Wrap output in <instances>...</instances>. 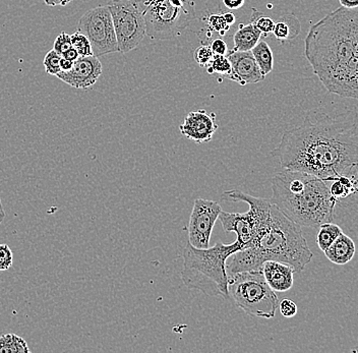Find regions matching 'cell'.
<instances>
[{
    "label": "cell",
    "mask_w": 358,
    "mask_h": 353,
    "mask_svg": "<svg viewBox=\"0 0 358 353\" xmlns=\"http://www.w3.org/2000/svg\"><path fill=\"white\" fill-rule=\"evenodd\" d=\"M221 198L228 202L246 203L250 207L245 213H229L222 211L219 215V220L222 224L224 231L226 233H236L237 241L243 249L267 225L272 202L271 200L256 198L237 189L225 192Z\"/></svg>",
    "instance_id": "cell-8"
},
{
    "label": "cell",
    "mask_w": 358,
    "mask_h": 353,
    "mask_svg": "<svg viewBox=\"0 0 358 353\" xmlns=\"http://www.w3.org/2000/svg\"><path fill=\"white\" fill-rule=\"evenodd\" d=\"M340 4L343 8H358V0H339Z\"/></svg>",
    "instance_id": "cell-36"
},
{
    "label": "cell",
    "mask_w": 358,
    "mask_h": 353,
    "mask_svg": "<svg viewBox=\"0 0 358 353\" xmlns=\"http://www.w3.org/2000/svg\"><path fill=\"white\" fill-rule=\"evenodd\" d=\"M28 343L22 337L15 334L0 336V353H30Z\"/></svg>",
    "instance_id": "cell-20"
},
{
    "label": "cell",
    "mask_w": 358,
    "mask_h": 353,
    "mask_svg": "<svg viewBox=\"0 0 358 353\" xmlns=\"http://www.w3.org/2000/svg\"><path fill=\"white\" fill-rule=\"evenodd\" d=\"M231 257L230 263L226 264L228 275L262 270L266 261L288 264L295 273H301L313 260V254L301 226L284 215L272 203L266 227Z\"/></svg>",
    "instance_id": "cell-3"
},
{
    "label": "cell",
    "mask_w": 358,
    "mask_h": 353,
    "mask_svg": "<svg viewBox=\"0 0 358 353\" xmlns=\"http://www.w3.org/2000/svg\"><path fill=\"white\" fill-rule=\"evenodd\" d=\"M285 19L275 24L274 31H273V34L276 39L281 42L292 39L301 32V24L296 17H293L292 15H285Z\"/></svg>",
    "instance_id": "cell-19"
},
{
    "label": "cell",
    "mask_w": 358,
    "mask_h": 353,
    "mask_svg": "<svg viewBox=\"0 0 358 353\" xmlns=\"http://www.w3.org/2000/svg\"><path fill=\"white\" fill-rule=\"evenodd\" d=\"M266 282L275 292H286L294 283V269L285 263L266 261L262 267Z\"/></svg>",
    "instance_id": "cell-15"
},
{
    "label": "cell",
    "mask_w": 358,
    "mask_h": 353,
    "mask_svg": "<svg viewBox=\"0 0 358 353\" xmlns=\"http://www.w3.org/2000/svg\"><path fill=\"white\" fill-rule=\"evenodd\" d=\"M6 218V211L3 209V205H2L1 199H0V223Z\"/></svg>",
    "instance_id": "cell-38"
},
{
    "label": "cell",
    "mask_w": 358,
    "mask_h": 353,
    "mask_svg": "<svg viewBox=\"0 0 358 353\" xmlns=\"http://www.w3.org/2000/svg\"><path fill=\"white\" fill-rule=\"evenodd\" d=\"M213 57H214V53H213L211 47L208 45L198 47L194 53V60H196V64L203 69L207 68Z\"/></svg>",
    "instance_id": "cell-26"
},
{
    "label": "cell",
    "mask_w": 358,
    "mask_h": 353,
    "mask_svg": "<svg viewBox=\"0 0 358 353\" xmlns=\"http://www.w3.org/2000/svg\"><path fill=\"white\" fill-rule=\"evenodd\" d=\"M262 33L250 22L248 24H241L234 36V51H252V49L261 41Z\"/></svg>",
    "instance_id": "cell-17"
},
{
    "label": "cell",
    "mask_w": 358,
    "mask_h": 353,
    "mask_svg": "<svg viewBox=\"0 0 358 353\" xmlns=\"http://www.w3.org/2000/svg\"><path fill=\"white\" fill-rule=\"evenodd\" d=\"M78 31L88 37L95 57L120 52L108 6H97L85 13L78 21Z\"/></svg>",
    "instance_id": "cell-10"
},
{
    "label": "cell",
    "mask_w": 358,
    "mask_h": 353,
    "mask_svg": "<svg viewBox=\"0 0 358 353\" xmlns=\"http://www.w3.org/2000/svg\"><path fill=\"white\" fill-rule=\"evenodd\" d=\"M271 202L299 226L310 228L333 222L338 203L324 180L287 169L272 178Z\"/></svg>",
    "instance_id": "cell-4"
},
{
    "label": "cell",
    "mask_w": 358,
    "mask_h": 353,
    "mask_svg": "<svg viewBox=\"0 0 358 353\" xmlns=\"http://www.w3.org/2000/svg\"><path fill=\"white\" fill-rule=\"evenodd\" d=\"M252 23L257 27L262 35L268 36L274 31V21L271 17L262 15L257 10H252Z\"/></svg>",
    "instance_id": "cell-24"
},
{
    "label": "cell",
    "mask_w": 358,
    "mask_h": 353,
    "mask_svg": "<svg viewBox=\"0 0 358 353\" xmlns=\"http://www.w3.org/2000/svg\"><path fill=\"white\" fill-rule=\"evenodd\" d=\"M223 17L228 26H232V24L236 22V17H235V15L232 13H225V15H223Z\"/></svg>",
    "instance_id": "cell-37"
},
{
    "label": "cell",
    "mask_w": 358,
    "mask_h": 353,
    "mask_svg": "<svg viewBox=\"0 0 358 353\" xmlns=\"http://www.w3.org/2000/svg\"><path fill=\"white\" fill-rule=\"evenodd\" d=\"M206 69L211 75L212 73H218L221 77L228 79L230 73H231V64H230L229 59L226 55H214Z\"/></svg>",
    "instance_id": "cell-22"
},
{
    "label": "cell",
    "mask_w": 358,
    "mask_h": 353,
    "mask_svg": "<svg viewBox=\"0 0 358 353\" xmlns=\"http://www.w3.org/2000/svg\"><path fill=\"white\" fill-rule=\"evenodd\" d=\"M252 53L256 59L257 66L261 69L262 75L266 77L274 69V57H273L272 49L268 46L267 42L259 41L252 49Z\"/></svg>",
    "instance_id": "cell-18"
},
{
    "label": "cell",
    "mask_w": 358,
    "mask_h": 353,
    "mask_svg": "<svg viewBox=\"0 0 358 353\" xmlns=\"http://www.w3.org/2000/svg\"><path fill=\"white\" fill-rule=\"evenodd\" d=\"M228 294L237 307L254 318L273 319L279 308L278 296L262 270L228 275Z\"/></svg>",
    "instance_id": "cell-6"
},
{
    "label": "cell",
    "mask_w": 358,
    "mask_h": 353,
    "mask_svg": "<svg viewBox=\"0 0 358 353\" xmlns=\"http://www.w3.org/2000/svg\"><path fill=\"white\" fill-rule=\"evenodd\" d=\"M71 47H73V45H71V35L67 34L66 32H62L56 37L53 49H55L58 55H64L67 49L71 48Z\"/></svg>",
    "instance_id": "cell-29"
},
{
    "label": "cell",
    "mask_w": 358,
    "mask_h": 353,
    "mask_svg": "<svg viewBox=\"0 0 358 353\" xmlns=\"http://www.w3.org/2000/svg\"><path fill=\"white\" fill-rule=\"evenodd\" d=\"M271 156L287 171H301L328 182L345 178L358 189V113L332 116L310 110L301 126L286 131Z\"/></svg>",
    "instance_id": "cell-1"
},
{
    "label": "cell",
    "mask_w": 358,
    "mask_h": 353,
    "mask_svg": "<svg viewBox=\"0 0 358 353\" xmlns=\"http://www.w3.org/2000/svg\"><path fill=\"white\" fill-rule=\"evenodd\" d=\"M210 47H211L213 53H214L215 55H227V44H226V42L224 41L223 39H221V38L215 39Z\"/></svg>",
    "instance_id": "cell-31"
},
{
    "label": "cell",
    "mask_w": 358,
    "mask_h": 353,
    "mask_svg": "<svg viewBox=\"0 0 358 353\" xmlns=\"http://www.w3.org/2000/svg\"><path fill=\"white\" fill-rule=\"evenodd\" d=\"M222 1L224 6H225L228 10H235L243 8L245 0H222Z\"/></svg>",
    "instance_id": "cell-32"
},
{
    "label": "cell",
    "mask_w": 358,
    "mask_h": 353,
    "mask_svg": "<svg viewBox=\"0 0 358 353\" xmlns=\"http://www.w3.org/2000/svg\"><path fill=\"white\" fill-rule=\"evenodd\" d=\"M120 53L134 50L147 35L145 17L134 0H112L108 4Z\"/></svg>",
    "instance_id": "cell-9"
},
{
    "label": "cell",
    "mask_w": 358,
    "mask_h": 353,
    "mask_svg": "<svg viewBox=\"0 0 358 353\" xmlns=\"http://www.w3.org/2000/svg\"><path fill=\"white\" fill-rule=\"evenodd\" d=\"M208 27L215 32L219 33L221 36L229 30V27L224 19L223 15H212L208 19Z\"/></svg>",
    "instance_id": "cell-27"
},
{
    "label": "cell",
    "mask_w": 358,
    "mask_h": 353,
    "mask_svg": "<svg viewBox=\"0 0 358 353\" xmlns=\"http://www.w3.org/2000/svg\"><path fill=\"white\" fill-rule=\"evenodd\" d=\"M353 352H358V347L355 348V350H352Z\"/></svg>",
    "instance_id": "cell-39"
},
{
    "label": "cell",
    "mask_w": 358,
    "mask_h": 353,
    "mask_svg": "<svg viewBox=\"0 0 358 353\" xmlns=\"http://www.w3.org/2000/svg\"><path fill=\"white\" fill-rule=\"evenodd\" d=\"M71 45H73V48L78 51L80 57H92V55H94L91 43H90V40L86 35L77 31V32L71 35Z\"/></svg>",
    "instance_id": "cell-23"
},
{
    "label": "cell",
    "mask_w": 358,
    "mask_h": 353,
    "mask_svg": "<svg viewBox=\"0 0 358 353\" xmlns=\"http://www.w3.org/2000/svg\"><path fill=\"white\" fill-rule=\"evenodd\" d=\"M73 0H44L45 4L48 6H66Z\"/></svg>",
    "instance_id": "cell-34"
},
{
    "label": "cell",
    "mask_w": 358,
    "mask_h": 353,
    "mask_svg": "<svg viewBox=\"0 0 358 353\" xmlns=\"http://www.w3.org/2000/svg\"><path fill=\"white\" fill-rule=\"evenodd\" d=\"M241 249L243 247L237 240L229 245L217 243L207 249H196L187 241L182 254L183 284L208 296L229 299L226 264L232 254Z\"/></svg>",
    "instance_id": "cell-5"
},
{
    "label": "cell",
    "mask_w": 358,
    "mask_h": 353,
    "mask_svg": "<svg viewBox=\"0 0 358 353\" xmlns=\"http://www.w3.org/2000/svg\"><path fill=\"white\" fill-rule=\"evenodd\" d=\"M144 15L147 35L169 39L187 28L194 17V0H134Z\"/></svg>",
    "instance_id": "cell-7"
},
{
    "label": "cell",
    "mask_w": 358,
    "mask_h": 353,
    "mask_svg": "<svg viewBox=\"0 0 358 353\" xmlns=\"http://www.w3.org/2000/svg\"><path fill=\"white\" fill-rule=\"evenodd\" d=\"M279 310L282 316L285 318H293L296 316L299 308H297L296 303L290 299H283L281 303H279Z\"/></svg>",
    "instance_id": "cell-30"
},
{
    "label": "cell",
    "mask_w": 358,
    "mask_h": 353,
    "mask_svg": "<svg viewBox=\"0 0 358 353\" xmlns=\"http://www.w3.org/2000/svg\"><path fill=\"white\" fill-rule=\"evenodd\" d=\"M304 55L329 93L358 99V8L341 6L313 24Z\"/></svg>",
    "instance_id": "cell-2"
},
{
    "label": "cell",
    "mask_w": 358,
    "mask_h": 353,
    "mask_svg": "<svg viewBox=\"0 0 358 353\" xmlns=\"http://www.w3.org/2000/svg\"><path fill=\"white\" fill-rule=\"evenodd\" d=\"M222 212L220 204L212 200L199 198L194 201L189 222V243L196 249L210 245L213 228Z\"/></svg>",
    "instance_id": "cell-11"
},
{
    "label": "cell",
    "mask_w": 358,
    "mask_h": 353,
    "mask_svg": "<svg viewBox=\"0 0 358 353\" xmlns=\"http://www.w3.org/2000/svg\"><path fill=\"white\" fill-rule=\"evenodd\" d=\"M102 64H101L99 58L95 55L80 57L73 62L71 69L67 71H60L55 77L73 88L88 90L99 80L102 75Z\"/></svg>",
    "instance_id": "cell-12"
},
{
    "label": "cell",
    "mask_w": 358,
    "mask_h": 353,
    "mask_svg": "<svg viewBox=\"0 0 358 353\" xmlns=\"http://www.w3.org/2000/svg\"><path fill=\"white\" fill-rule=\"evenodd\" d=\"M73 62H71V60L62 57V59H60V69H62V71H67L71 69L73 66Z\"/></svg>",
    "instance_id": "cell-35"
},
{
    "label": "cell",
    "mask_w": 358,
    "mask_h": 353,
    "mask_svg": "<svg viewBox=\"0 0 358 353\" xmlns=\"http://www.w3.org/2000/svg\"><path fill=\"white\" fill-rule=\"evenodd\" d=\"M218 129L216 114L208 111H192L185 116L182 124L179 126V131L183 137L189 138L196 144L209 143Z\"/></svg>",
    "instance_id": "cell-13"
},
{
    "label": "cell",
    "mask_w": 358,
    "mask_h": 353,
    "mask_svg": "<svg viewBox=\"0 0 358 353\" xmlns=\"http://www.w3.org/2000/svg\"><path fill=\"white\" fill-rule=\"evenodd\" d=\"M13 254L8 245H0V271H6L13 266Z\"/></svg>",
    "instance_id": "cell-28"
},
{
    "label": "cell",
    "mask_w": 358,
    "mask_h": 353,
    "mask_svg": "<svg viewBox=\"0 0 358 353\" xmlns=\"http://www.w3.org/2000/svg\"><path fill=\"white\" fill-rule=\"evenodd\" d=\"M62 57L66 58V59L71 60V62H76V60L80 58V55L77 50H76L73 47H71V48L67 49L66 52L62 55Z\"/></svg>",
    "instance_id": "cell-33"
},
{
    "label": "cell",
    "mask_w": 358,
    "mask_h": 353,
    "mask_svg": "<svg viewBox=\"0 0 358 353\" xmlns=\"http://www.w3.org/2000/svg\"><path fill=\"white\" fill-rule=\"evenodd\" d=\"M60 59H62V55H58L55 49L48 51L43 60L45 71L50 75H56L62 71Z\"/></svg>",
    "instance_id": "cell-25"
},
{
    "label": "cell",
    "mask_w": 358,
    "mask_h": 353,
    "mask_svg": "<svg viewBox=\"0 0 358 353\" xmlns=\"http://www.w3.org/2000/svg\"><path fill=\"white\" fill-rule=\"evenodd\" d=\"M319 228L317 243V245H319V249L322 252L326 251L334 243L336 238L343 232L339 225L334 224L332 222L324 223Z\"/></svg>",
    "instance_id": "cell-21"
},
{
    "label": "cell",
    "mask_w": 358,
    "mask_h": 353,
    "mask_svg": "<svg viewBox=\"0 0 358 353\" xmlns=\"http://www.w3.org/2000/svg\"><path fill=\"white\" fill-rule=\"evenodd\" d=\"M0 224H1V223H0Z\"/></svg>",
    "instance_id": "cell-40"
},
{
    "label": "cell",
    "mask_w": 358,
    "mask_h": 353,
    "mask_svg": "<svg viewBox=\"0 0 358 353\" xmlns=\"http://www.w3.org/2000/svg\"><path fill=\"white\" fill-rule=\"evenodd\" d=\"M226 57L231 64V73L228 80H234L241 86L257 84L265 80L252 51L232 50Z\"/></svg>",
    "instance_id": "cell-14"
},
{
    "label": "cell",
    "mask_w": 358,
    "mask_h": 353,
    "mask_svg": "<svg viewBox=\"0 0 358 353\" xmlns=\"http://www.w3.org/2000/svg\"><path fill=\"white\" fill-rule=\"evenodd\" d=\"M357 247L355 241L342 232L334 243L324 251V256L336 265H346L355 258Z\"/></svg>",
    "instance_id": "cell-16"
}]
</instances>
